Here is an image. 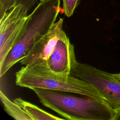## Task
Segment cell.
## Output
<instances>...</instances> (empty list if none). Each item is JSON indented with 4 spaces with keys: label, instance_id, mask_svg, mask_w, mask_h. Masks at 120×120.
Masks as SVG:
<instances>
[{
    "label": "cell",
    "instance_id": "obj_1",
    "mask_svg": "<svg viewBox=\"0 0 120 120\" xmlns=\"http://www.w3.org/2000/svg\"><path fill=\"white\" fill-rule=\"evenodd\" d=\"M31 90L41 103L66 120H114L115 109L103 99L47 89Z\"/></svg>",
    "mask_w": 120,
    "mask_h": 120
},
{
    "label": "cell",
    "instance_id": "obj_2",
    "mask_svg": "<svg viewBox=\"0 0 120 120\" xmlns=\"http://www.w3.org/2000/svg\"><path fill=\"white\" fill-rule=\"evenodd\" d=\"M60 10V0L40 1L28 15L15 43L0 66V77L30 53L35 44L56 22Z\"/></svg>",
    "mask_w": 120,
    "mask_h": 120
},
{
    "label": "cell",
    "instance_id": "obj_3",
    "mask_svg": "<svg viewBox=\"0 0 120 120\" xmlns=\"http://www.w3.org/2000/svg\"><path fill=\"white\" fill-rule=\"evenodd\" d=\"M15 83L19 86L31 89H47L81 94L102 98L90 84L71 74L56 73L45 66H24L15 73Z\"/></svg>",
    "mask_w": 120,
    "mask_h": 120
},
{
    "label": "cell",
    "instance_id": "obj_4",
    "mask_svg": "<svg viewBox=\"0 0 120 120\" xmlns=\"http://www.w3.org/2000/svg\"><path fill=\"white\" fill-rule=\"evenodd\" d=\"M70 74L92 85L113 108L120 107V81L114 74L78 62Z\"/></svg>",
    "mask_w": 120,
    "mask_h": 120
},
{
    "label": "cell",
    "instance_id": "obj_5",
    "mask_svg": "<svg viewBox=\"0 0 120 120\" xmlns=\"http://www.w3.org/2000/svg\"><path fill=\"white\" fill-rule=\"evenodd\" d=\"M28 12L23 6L17 5L0 18V66L20 34Z\"/></svg>",
    "mask_w": 120,
    "mask_h": 120
},
{
    "label": "cell",
    "instance_id": "obj_6",
    "mask_svg": "<svg viewBox=\"0 0 120 120\" xmlns=\"http://www.w3.org/2000/svg\"><path fill=\"white\" fill-rule=\"evenodd\" d=\"M63 19L55 22L48 32L34 45L30 53L19 62L23 66H45L63 30Z\"/></svg>",
    "mask_w": 120,
    "mask_h": 120
},
{
    "label": "cell",
    "instance_id": "obj_7",
    "mask_svg": "<svg viewBox=\"0 0 120 120\" xmlns=\"http://www.w3.org/2000/svg\"><path fill=\"white\" fill-rule=\"evenodd\" d=\"M77 62L74 46L63 30L47 60L46 66L56 73L69 74Z\"/></svg>",
    "mask_w": 120,
    "mask_h": 120
},
{
    "label": "cell",
    "instance_id": "obj_8",
    "mask_svg": "<svg viewBox=\"0 0 120 120\" xmlns=\"http://www.w3.org/2000/svg\"><path fill=\"white\" fill-rule=\"evenodd\" d=\"M14 101L20 105L32 118L33 120H66L64 118H60L52 115L21 98H16Z\"/></svg>",
    "mask_w": 120,
    "mask_h": 120
},
{
    "label": "cell",
    "instance_id": "obj_9",
    "mask_svg": "<svg viewBox=\"0 0 120 120\" xmlns=\"http://www.w3.org/2000/svg\"><path fill=\"white\" fill-rule=\"evenodd\" d=\"M0 98L5 111L10 116L16 120H33L27 113L14 101L10 100L6 95L0 91Z\"/></svg>",
    "mask_w": 120,
    "mask_h": 120
},
{
    "label": "cell",
    "instance_id": "obj_10",
    "mask_svg": "<svg viewBox=\"0 0 120 120\" xmlns=\"http://www.w3.org/2000/svg\"><path fill=\"white\" fill-rule=\"evenodd\" d=\"M63 8L65 15L70 17L72 16L74 12L78 5L79 0H62Z\"/></svg>",
    "mask_w": 120,
    "mask_h": 120
},
{
    "label": "cell",
    "instance_id": "obj_11",
    "mask_svg": "<svg viewBox=\"0 0 120 120\" xmlns=\"http://www.w3.org/2000/svg\"><path fill=\"white\" fill-rule=\"evenodd\" d=\"M15 0H0V18L15 5Z\"/></svg>",
    "mask_w": 120,
    "mask_h": 120
},
{
    "label": "cell",
    "instance_id": "obj_12",
    "mask_svg": "<svg viewBox=\"0 0 120 120\" xmlns=\"http://www.w3.org/2000/svg\"><path fill=\"white\" fill-rule=\"evenodd\" d=\"M40 0H15V5H22L25 7L29 11Z\"/></svg>",
    "mask_w": 120,
    "mask_h": 120
},
{
    "label": "cell",
    "instance_id": "obj_13",
    "mask_svg": "<svg viewBox=\"0 0 120 120\" xmlns=\"http://www.w3.org/2000/svg\"><path fill=\"white\" fill-rule=\"evenodd\" d=\"M116 114L114 120H120V107L116 108L115 109Z\"/></svg>",
    "mask_w": 120,
    "mask_h": 120
},
{
    "label": "cell",
    "instance_id": "obj_14",
    "mask_svg": "<svg viewBox=\"0 0 120 120\" xmlns=\"http://www.w3.org/2000/svg\"><path fill=\"white\" fill-rule=\"evenodd\" d=\"M114 75L116 77V78H117L120 81V72L118 73V74H114Z\"/></svg>",
    "mask_w": 120,
    "mask_h": 120
},
{
    "label": "cell",
    "instance_id": "obj_15",
    "mask_svg": "<svg viewBox=\"0 0 120 120\" xmlns=\"http://www.w3.org/2000/svg\"><path fill=\"white\" fill-rule=\"evenodd\" d=\"M42 0H40V1H42Z\"/></svg>",
    "mask_w": 120,
    "mask_h": 120
}]
</instances>
